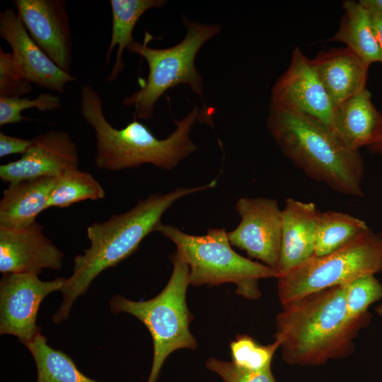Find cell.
I'll list each match as a JSON object with an SVG mask.
<instances>
[{"label": "cell", "mask_w": 382, "mask_h": 382, "mask_svg": "<svg viewBox=\"0 0 382 382\" xmlns=\"http://www.w3.org/2000/svg\"><path fill=\"white\" fill-rule=\"evenodd\" d=\"M345 293V284L335 286L282 306L275 318L274 340L286 363L317 366L352 354L354 338L371 316L349 319Z\"/></svg>", "instance_id": "cell-1"}, {"label": "cell", "mask_w": 382, "mask_h": 382, "mask_svg": "<svg viewBox=\"0 0 382 382\" xmlns=\"http://www.w3.org/2000/svg\"><path fill=\"white\" fill-rule=\"evenodd\" d=\"M216 185L214 180L202 186L178 187L165 194L154 193L139 200L128 211L88 226L86 231L90 247L74 257L73 272L65 279L61 290L63 300L52 317L53 322L59 324L66 320L74 301L86 292L91 282L103 271L131 255L143 239L155 231L162 216L173 203Z\"/></svg>", "instance_id": "cell-2"}, {"label": "cell", "mask_w": 382, "mask_h": 382, "mask_svg": "<svg viewBox=\"0 0 382 382\" xmlns=\"http://www.w3.org/2000/svg\"><path fill=\"white\" fill-rule=\"evenodd\" d=\"M266 125L282 154L308 177L338 193L364 197L363 158L332 127L308 115L271 104Z\"/></svg>", "instance_id": "cell-3"}, {"label": "cell", "mask_w": 382, "mask_h": 382, "mask_svg": "<svg viewBox=\"0 0 382 382\" xmlns=\"http://www.w3.org/2000/svg\"><path fill=\"white\" fill-rule=\"evenodd\" d=\"M80 96L81 115L96 133L94 161L99 169L119 171L151 164L172 170L197 149L190 137L199 117L196 106L180 120H174L175 129L160 139L136 120L120 129L112 127L105 117L99 94L91 85L83 86Z\"/></svg>", "instance_id": "cell-4"}, {"label": "cell", "mask_w": 382, "mask_h": 382, "mask_svg": "<svg viewBox=\"0 0 382 382\" xmlns=\"http://www.w3.org/2000/svg\"><path fill=\"white\" fill-rule=\"evenodd\" d=\"M170 239L189 267L190 285H236V293L248 299L261 296L258 282L278 278L279 273L238 254L231 248L225 228H210L204 235H191L175 226L160 222L155 228Z\"/></svg>", "instance_id": "cell-5"}, {"label": "cell", "mask_w": 382, "mask_h": 382, "mask_svg": "<svg viewBox=\"0 0 382 382\" xmlns=\"http://www.w3.org/2000/svg\"><path fill=\"white\" fill-rule=\"evenodd\" d=\"M186 28L183 39L174 46L167 48H154L136 40L127 50L139 54L146 59L149 74L141 88L124 98L122 103L134 108L135 116L141 120H151L154 108L159 98L170 88L183 83L203 100L204 81L195 66L196 56L211 38L221 30L218 23L207 24L192 21L183 15Z\"/></svg>", "instance_id": "cell-6"}, {"label": "cell", "mask_w": 382, "mask_h": 382, "mask_svg": "<svg viewBox=\"0 0 382 382\" xmlns=\"http://www.w3.org/2000/svg\"><path fill=\"white\" fill-rule=\"evenodd\" d=\"M173 271L163 289L155 297L141 301L115 295L110 302L114 313L137 318L149 330L153 340L151 369L146 382H156L166 358L179 349H195L197 343L189 329L193 318L186 303L189 267L177 253L170 256Z\"/></svg>", "instance_id": "cell-7"}, {"label": "cell", "mask_w": 382, "mask_h": 382, "mask_svg": "<svg viewBox=\"0 0 382 382\" xmlns=\"http://www.w3.org/2000/svg\"><path fill=\"white\" fill-rule=\"evenodd\" d=\"M382 271V233L372 231L327 255L310 259L277 278L282 305L311 293Z\"/></svg>", "instance_id": "cell-8"}, {"label": "cell", "mask_w": 382, "mask_h": 382, "mask_svg": "<svg viewBox=\"0 0 382 382\" xmlns=\"http://www.w3.org/2000/svg\"><path fill=\"white\" fill-rule=\"evenodd\" d=\"M65 277L42 281L33 273L3 274L0 281V333L17 337L23 344L33 340L39 307L50 293L61 291Z\"/></svg>", "instance_id": "cell-9"}, {"label": "cell", "mask_w": 382, "mask_h": 382, "mask_svg": "<svg viewBox=\"0 0 382 382\" xmlns=\"http://www.w3.org/2000/svg\"><path fill=\"white\" fill-rule=\"evenodd\" d=\"M236 209L241 222L228 232L231 245L277 271L282 233V210L278 202L265 197H241Z\"/></svg>", "instance_id": "cell-10"}, {"label": "cell", "mask_w": 382, "mask_h": 382, "mask_svg": "<svg viewBox=\"0 0 382 382\" xmlns=\"http://www.w3.org/2000/svg\"><path fill=\"white\" fill-rule=\"evenodd\" d=\"M270 104L308 115L332 128L334 106L313 60L299 47L294 49L288 68L274 83Z\"/></svg>", "instance_id": "cell-11"}, {"label": "cell", "mask_w": 382, "mask_h": 382, "mask_svg": "<svg viewBox=\"0 0 382 382\" xmlns=\"http://www.w3.org/2000/svg\"><path fill=\"white\" fill-rule=\"evenodd\" d=\"M18 17L38 47L71 74L72 35L64 0H14Z\"/></svg>", "instance_id": "cell-12"}, {"label": "cell", "mask_w": 382, "mask_h": 382, "mask_svg": "<svg viewBox=\"0 0 382 382\" xmlns=\"http://www.w3.org/2000/svg\"><path fill=\"white\" fill-rule=\"evenodd\" d=\"M76 144L65 131L50 130L32 138L28 150L18 160L0 166L1 180L10 183L41 178H59L78 168Z\"/></svg>", "instance_id": "cell-13"}, {"label": "cell", "mask_w": 382, "mask_h": 382, "mask_svg": "<svg viewBox=\"0 0 382 382\" xmlns=\"http://www.w3.org/2000/svg\"><path fill=\"white\" fill-rule=\"evenodd\" d=\"M0 35L11 47L14 64L21 76L50 91L63 92L76 79L61 69L33 41L16 10L0 13Z\"/></svg>", "instance_id": "cell-14"}, {"label": "cell", "mask_w": 382, "mask_h": 382, "mask_svg": "<svg viewBox=\"0 0 382 382\" xmlns=\"http://www.w3.org/2000/svg\"><path fill=\"white\" fill-rule=\"evenodd\" d=\"M64 253L44 233L37 221L23 228L0 227V272L39 274L44 269L59 270Z\"/></svg>", "instance_id": "cell-15"}, {"label": "cell", "mask_w": 382, "mask_h": 382, "mask_svg": "<svg viewBox=\"0 0 382 382\" xmlns=\"http://www.w3.org/2000/svg\"><path fill=\"white\" fill-rule=\"evenodd\" d=\"M320 213L313 202L286 199L282 209V245L277 270L279 276L315 255Z\"/></svg>", "instance_id": "cell-16"}, {"label": "cell", "mask_w": 382, "mask_h": 382, "mask_svg": "<svg viewBox=\"0 0 382 382\" xmlns=\"http://www.w3.org/2000/svg\"><path fill=\"white\" fill-rule=\"evenodd\" d=\"M312 60L334 108L366 88L369 66L349 48L322 51Z\"/></svg>", "instance_id": "cell-17"}, {"label": "cell", "mask_w": 382, "mask_h": 382, "mask_svg": "<svg viewBox=\"0 0 382 382\" xmlns=\"http://www.w3.org/2000/svg\"><path fill=\"white\" fill-rule=\"evenodd\" d=\"M382 125V113L371 101L367 88L334 108L332 127L351 150L359 151L374 143Z\"/></svg>", "instance_id": "cell-18"}, {"label": "cell", "mask_w": 382, "mask_h": 382, "mask_svg": "<svg viewBox=\"0 0 382 382\" xmlns=\"http://www.w3.org/2000/svg\"><path fill=\"white\" fill-rule=\"evenodd\" d=\"M56 177H41L10 183L0 201V227L23 228L47 209Z\"/></svg>", "instance_id": "cell-19"}, {"label": "cell", "mask_w": 382, "mask_h": 382, "mask_svg": "<svg viewBox=\"0 0 382 382\" xmlns=\"http://www.w3.org/2000/svg\"><path fill=\"white\" fill-rule=\"evenodd\" d=\"M340 25L330 40L346 45L365 64L381 62V54L376 38L368 8L359 1L345 0Z\"/></svg>", "instance_id": "cell-20"}, {"label": "cell", "mask_w": 382, "mask_h": 382, "mask_svg": "<svg viewBox=\"0 0 382 382\" xmlns=\"http://www.w3.org/2000/svg\"><path fill=\"white\" fill-rule=\"evenodd\" d=\"M112 33L105 56L108 66L112 50L117 46L116 59L108 77L110 82L115 81L125 67L123 52L135 40L132 33L139 18L149 9L163 7L166 0H111Z\"/></svg>", "instance_id": "cell-21"}, {"label": "cell", "mask_w": 382, "mask_h": 382, "mask_svg": "<svg viewBox=\"0 0 382 382\" xmlns=\"http://www.w3.org/2000/svg\"><path fill=\"white\" fill-rule=\"evenodd\" d=\"M23 345L34 359L36 382H100L83 374L68 354L52 348L40 332Z\"/></svg>", "instance_id": "cell-22"}, {"label": "cell", "mask_w": 382, "mask_h": 382, "mask_svg": "<svg viewBox=\"0 0 382 382\" xmlns=\"http://www.w3.org/2000/svg\"><path fill=\"white\" fill-rule=\"evenodd\" d=\"M371 231L365 221L349 214L335 211L320 212L314 255L332 253Z\"/></svg>", "instance_id": "cell-23"}, {"label": "cell", "mask_w": 382, "mask_h": 382, "mask_svg": "<svg viewBox=\"0 0 382 382\" xmlns=\"http://www.w3.org/2000/svg\"><path fill=\"white\" fill-rule=\"evenodd\" d=\"M105 197V190L90 173L75 168L57 178L47 209L67 207L83 200H96Z\"/></svg>", "instance_id": "cell-24"}, {"label": "cell", "mask_w": 382, "mask_h": 382, "mask_svg": "<svg viewBox=\"0 0 382 382\" xmlns=\"http://www.w3.org/2000/svg\"><path fill=\"white\" fill-rule=\"evenodd\" d=\"M279 348L274 340L272 344L262 345L247 335H238L231 342L232 361L238 366L254 371L271 369L275 352Z\"/></svg>", "instance_id": "cell-25"}, {"label": "cell", "mask_w": 382, "mask_h": 382, "mask_svg": "<svg viewBox=\"0 0 382 382\" xmlns=\"http://www.w3.org/2000/svg\"><path fill=\"white\" fill-rule=\"evenodd\" d=\"M347 315L357 319L370 313L369 307L382 299V284L374 274L359 277L345 284Z\"/></svg>", "instance_id": "cell-26"}, {"label": "cell", "mask_w": 382, "mask_h": 382, "mask_svg": "<svg viewBox=\"0 0 382 382\" xmlns=\"http://www.w3.org/2000/svg\"><path fill=\"white\" fill-rule=\"evenodd\" d=\"M32 108L41 112L54 111L62 108V101L59 96L48 93H41L33 99L0 97V126L21 122L24 119L21 112Z\"/></svg>", "instance_id": "cell-27"}, {"label": "cell", "mask_w": 382, "mask_h": 382, "mask_svg": "<svg viewBox=\"0 0 382 382\" xmlns=\"http://www.w3.org/2000/svg\"><path fill=\"white\" fill-rule=\"evenodd\" d=\"M31 91V83L17 70L12 53L0 47V97H22Z\"/></svg>", "instance_id": "cell-28"}, {"label": "cell", "mask_w": 382, "mask_h": 382, "mask_svg": "<svg viewBox=\"0 0 382 382\" xmlns=\"http://www.w3.org/2000/svg\"><path fill=\"white\" fill-rule=\"evenodd\" d=\"M206 366L219 375L224 382H276L271 369L254 371L242 368L233 361L213 357L207 361Z\"/></svg>", "instance_id": "cell-29"}, {"label": "cell", "mask_w": 382, "mask_h": 382, "mask_svg": "<svg viewBox=\"0 0 382 382\" xmlns=\"http://www.w3.org/2000/svg\"><path fill=\"white\" fill-rule=\"evenodd\" d=\"M31 142L32 139L18 138L0 132V157L3 158L13 154L23 155Z\"/></svg>", "instance_id": "cell-30"}, {"label": "cell", "mask_w": 382, "mask_h": 382, "mask_svg": "<svg viewBox=\"0 0 382 382\" xmlns=\"http://www.w3.org/2000/svg\"><path fill=\"white\" fill-rule=\"evenodd\" d=\"M360 1L369 11L374 32L380 47L382 59V11L369 4L366 0H360Z\"/></svg>", "instance_id": "cell-31"}, {"label": "cell", "mask_w": 382, "mask_h": 382, "mask_svg": "<svg viewBox=\"0 0 382 382\" xmlns=\"http://www.w3.org/2000/svg\"><path fill=\"white\" fill-rule=\"evenodd\" d=\"M368 148L371 152L379 154L382 157V125L375 141Z\"/></svg>", "instance_id": "cell-32"}, {"label": "cell", "mask_w": 382, "mask_h": 382, "mask_svg": "<svg viewBox=\"0 0 382 382\" xmlns=\"http://www.w3.org/2000/svg\"><path fill=\"white\" fill-rule=\"evenodd\" d=\"M371 5L382 11V0H366Z\"/></svg>", "instance_id": "cell-33"}, {"label": "cell", "mask_w": 382, "mask_h": 382, "mask_svg": "<svg viewBox=\"0 0 382 382\" xmlns=\"http://www.w3.org/2000/svg\"><path fill=\"white\" fill-rule=\"evenodd\" d=\"M376 313L382 318V303L377 306L375 308Z\"/></svg>", "instance_id": "cell-34"}]
</instances>
